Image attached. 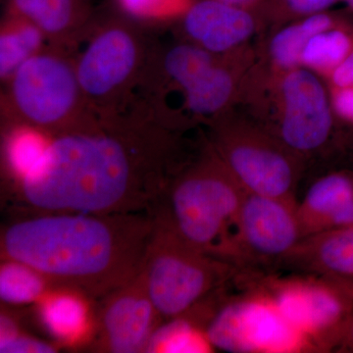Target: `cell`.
<instances>
[{"label": "cell", "instance_id": "cell-3", "mask_svg": "<svg viewBox=\"0 0 353 353\" xmlns=\"http://www.w3.org/2000/svg\"><path fill=\"white\" fill-rule=\"evenodd\" d=\"M245 192L215 153L176 172L153 216L190 245L241 270L239 218Z\"/></svg>", "mask_w": 353, "mask_h": 353}, {"label": "cell", "instance_id": "cell-4", "mask_svg": "<svg viewBox=\"0 0 353 353\" xmlns=\"http://www.w3.org/2000/svg\"><path fill=\"white\" fill-rule=\"evenodd\" d=\"M153 218L154 226L139 274L166 321L196 307L241 270L201 252L163 220Z\"/></svg>", "mask_w": 353, "mask_h": 353}, {"label": "cell", "instance_id": "cell-17", "mask_svg": "<svg viewBox=\"0 0 353 353\" xmlns=\"http://www.w3.org/2000/svg\"><path fill=\"white\" fill-rule=\"evenodd\" d=\"M280 265L322 277H353V228L306 236Z\"/></svg>", "mask_w": 353, "mask_h": 353}, {"label": "cell", "instance_id": "cell-32", "mask_svg": "<svg viewBox=\"0 0 353 353\" xmlns=\"http://www.w3.org/2000/svg\"><path fill=\"white\" fill-rule=\"evenodd\" d=\"M219 1L225 2V3L231 4V6H241V4L248 3L252 0H219Z\"/></svg>", "mask_w": 353, "mask_h": 353}, {"label": "cell", "instance_id": "cell-5", "mask_svg": "<svg viewBox=\"0 0 353 353\" xmlns=\"http://www.w3.org/2000/svg\"><path fill=\"white\" fill-rule=\"evenodd\" d=\"M88 28L75 55L77 76L88 108L99 114L126 112L153 51L143 32L128 21L114 19Z\"/></svg>", "mask_w": 353, "mask_h": 353}, {"label": "cell", "instance_id": "cell-10", "mask_svg": "<svg viewBox=\"0 0 353 353\" xmlns=\"http://www.w3.org/2000/svg\"><path fill=\"white\" fill-rule=\"evenodd\" d=\"M297 202L246 192L239 218L241 269L280 264L303 240Z\"/></svg>", "mask_w": 353, "mask_h": 353}, {"label": "cell", "instance_id": "cell-8", "mask_svg": "<svg viewBox=\"0 0 353 353\" xmlns=\"http://www.w3.org/2000/svg\"><path fill=\"white\" fill-rule=\"evenodd\" d=\"M265 279L254 285L270 297L287 321L308 339L316 352L334 350L353 312V301L322 276L303 273Z\"/></svg>", "mask_w": 353, "mask_h": 353}, {"label": "cell", "instance_id": "cell-6", "mask_svg": "<svg viewBox=\"0 0 353 353\" xmlns=\"http://www.w3.org/2000/svg\"><path fill=\"white\" fill-rule=\"evenodd\" d=\"M10 124L52 134L92 112L79 83L71 51L52 46L30 57L6 82Z\"/></svg>", "mask_w": 353, "mask_h": 353}, {"label": "cell", "instance_id": "cell-31", "mask_svg": "<svg viewBox=\"0 0 353 353\" xmlns=\"http://www.w3.org/2000/svg\"><path fill=\"white\" fill-rule=\"evenodd\" d=\"M353 301V277H324Z\"/></svg>", "mask_w": 353, "mask_h": 353}, {"label": "cell", "instance_id": "cell-33", "mask_svg": "<svg viewBox=\"0 0 353 353\" xmlns=\"http://www.w3.org/2000/svg\"><path fill=\"white\" fill-rule=\"evenodd\" d=\"M345 1H347V3L350 4V6L353 8V0H345Z\"/></svg>", "mask_w": 353, "mask_h": 353}, {"label": "cell", "instance_id": "cell-12", "mask_svg": "<svg viewBox=\"0 0 353 353\" xmlns=\"http://www.w3.org/2000/svg\"><path fill=\"white\" fill-rule=\"evenodd\" d=\"M216 148V154L245 192L296 201V170L275 146L261 139L223 134Z\"/></svg>", "mask_w": 353, "mask_h": 353}, {"label": "cell", "instance_id": "cell-18", "mask_svg": "<svg viewBox=\"0 0 353 353\" xmlns=\"http://www.w3.org/2000/svg\"><path fill=\"white\" fill-rule=\"evenodd\" d=\"M87 296L67 288H52L39 301L44 328L65 343L80 341L94 325Z\"/></svg>", "mask_w": 353, "mask_h": 353}, {"label": "cell", "instance_id": "cell-24", "mask_svg": "<svg viewBox=\"0 0 353 353\" xmlns=\"http://www.w3.org/2000/svg\"><path fill=\"white\" fill-rule=\"evenodd\" d=\"M352 41L343 31H324L309 39L301 62L317 70H334L352 53Z\"/></svg>", "mask_w": 353, "mask_h": 353}, {"label": "cell", "instance_id": "cell-16", "mask_svg": "<svg viewBox=\"0 0 353 353\" xmlns=\"http://www.w3.org/2000/svg\"><path fill=\"white\" fill-rule=\"evenodd\" d=\"M10 12L38 26L52 46L70 51L92 24L90 0H10Z\"/></svg>", "mask_w": 353, "mask_h": 353}, {"label": "cell", "instance_id": "cell-30", "mask_svg": "<svg viewBox=\"0 0 353 353\" xmlns=\"http://www.w3.org/2000/svg\"><path fill=\"white\" fill-rule=\"evenodd\" d=\"M334 350L340 352H353V312L341 331Z\"/></svg>", "mask_w": 353, "mask_h": 353}, {"label": "cell", "instance_id": "cell-19", "mask_svg": "<svg viewBox=\"0 0 353 353\" xmlns=\"http://www.w3.org/2000/svg\"><path fill=\"white\" fill-rule=\"evenodd\" d=\"M199 314V305L185 314L166 320L158 327L146 352H212L215 347L206 334L211 312Z\"/></svg>", "mask_w": 353, "mask_h": 353}, {"label": "cell", "instance_id": "cell-25", "mask_svg": "<svg viewBox=\"0 0 353 353\" xmlns=\"http://www.w3.org/2000/svg\"><path fill=\"white\" fill-rule=\"evenodd\" d=\"M6 315L1 316V338L0 352L34 353L55 352L57 347L39 339L22 334L15 323Z\"/></svg>", "mask_w": 353, "mask_h": 353}, {"label": "cell", "instance_id": "cell-27", "mask_svg": "<svg viewBox=\"0 0 353 353\" xmlns=\"http://www.w3.org/2000/svg\"><path fill=\"white\" fill-rule=\"evenodd\" d=\"M334 105L341 118L353 123V87L339 88Z\"/></svg>", "mask_w": 353, "mask_h": 353}, {"label": "cell", "instance_id": "cell-13", "mask_svg": "<svg viewBox=\"0 0 353 353\" xmlns=\"http://www.w3.org/2000/svg\"><path fill=\"white\" fill-rule=\"evenodd\" d=\"M285 114L281 136L285 145L308 152L326 143L332 116L324 88L314 75L303 70L292 72L283 83Z\"/></svg>", "mask_w": 353, "mask_h": 353}, {"label": "cell", "instance_id": "cell-28", "mask_svg": "<svg viewBox=\"0 0 353 353\" xmlns=\"http://www.w3.org/2000/svg\"><path fill=\"white\" fill-rule=\"evenodd\" d=\"M333 82L338 88L353 87V50L333 72Z\"/></svg>", "mask_w": 353, "mask_h": 353}, {"label": "cell", "instance_id": "cell-21", "mask_svg": "<svg viewBox=\"0 0 353 353\" xmlns=\"http://www.w3.org/2000/svg\"><path fill=\"white\" fill-rule=\"evenodd\" d=\"M4 157L14 183L22 180L41 161L48 150L50 134L22 124H10Z\"/></svg>", "mask_w": 353, "mask_h": 353}, {"label": "cell", "instance_id": "cell-15", "mask_svg": "<svg viewBox=\"0 0 353 353\" xmlns=\"http://www.w3.org/2000/svg\"><path fill=\"white\" fill-rule=\"evenodd\" d=\"M185 32L212 53L224 52L245 41L254 30L252 16L219 0H204L185 13Z\"/></svg>", "mask_w": 353, "mask_h": 353}, {"label": "cell", "instance_id": "cell-23", "mask_svg": "<svg viewBox=\"0 0 353 353\" xmlns=\"http://www.w3.org/2000/svg\"><path fill=\"white\" fill-rule=\"evenodd\" d=\"M331 19L324 14H315L301 24L290 26L279 32L271 43V52L275 61L285 68H292L301 63L304 48L315 34L327 31Z\"/></svg>", "mask_w": 353, "mask_h": 353}, {"label": "cell", "instance_id": "cell-1", "mask_svg": "<svg viewBox=\"0 0 353 353\" xmlns=\"http://www.w3.org/2000/svg\"><path fill=\"white\" fill-rule=\"evenodd\" d=\"M169 131L139 108L92 111L50 137L18 192L41 212L153 216L176 174Z\"/></svg>", "mask_w": 353, "mask_h": 353}, {"label": "cell", "instance_id": "cell-29", "mask_svg": "<svg viewBox=\"0 0 353 353\" xmlns=\"http://www.w3.org/2000/svg\"><path fill=\"white\" fill-rule=\"evenodd\" d=\"M338 0H288L290 6L296 12L314 13L331 6Z\"/></svg>", "mask_w": 353, "mask_h": 353}, {"label": "cell", "instance_id": "cell-2", "mask_svg": "<svg viewBox=\"0 0 353 353\" xmlns=\"http://www.w3.org/2000/svg\"><path fill=\"white\" fill-rule=\"evenodd\" d=\"M37 212L6 228L3 259L29 265L53 287L90 299L108 296L141 272L152 215Z\"/></svg>", "mask_w": 353, "mask_h": 353}, {"label": "cell", "instance_id": "cell-14", "mask_svg": "<svg viewBox=\"0 0 353 353\" xmlns=\"http://www.w3.org/2000/svg\"><path fill=\"white\" fill-rule=\"evenodd\" d=\"M296 210L303 239L353 228V176L336 173L320 179L297 202Z\"/></svg>", "mask_w": 353, "mask_h": 353}, {"label": "cell", "instance_id": "cell-22", "mask_svg": "<svg viewBox=\"0 0 353 353\" xmlns=\"http://www.w3.org/2000/svg\"><path fill=\"white\" fill-rule=\"evenodd\" d=\"M52 284L29 265L4 259L0 268V297L11 305L36 303L52 289Z\"/></svg>", "mask_w": 353, "mask_h": 353}, {"label": "cell", "instance_id": "cell-11", "mask_svg": "<svg viewBox=\"0 0 353 353\" xmlns=\"http://www.w3.org/2000/svg\"><path fill=\"white\" fill-rule=\"evenodd\" d=\"M101 299L95 321L97 348L114 353L146 352L164 320L148 296L141 274Z\"/></svg>", "mask_w": 353, "mask_h": 353}, {"label": "cell", "instance_id": "cell-9", "mask_svg": "<svg viewBox=\"0 0 353 353\" xmlns=\"http://www.w3.org/2000/svg\"><path fill=\"white\" fill-rule=\"evenodd\" d=\"M173 85L182 90L190 112L212 115L233 92V78L216 63L212 52L192 44H176L160 55L153 52L141 85Z\"/></svg>", "mask_w": 353, "mask_h": 353}, {"label": "cell", "instance_id": "cell-20", "mask_svg": "<svg viewBox=\"0 0 353 353\" xmlns=\"http://www.w3.org/2000/svg\"><path fill=\"white\" fill-rule=\"evenodd\" d=\"M43 31L18 14L9 12L0 34V76L7 81L21 65L43 50Z\"/></svg>", "mask_w": 353, "mask_h": 353}, {"label": "cell", "instance_id": "cell-7", "mask_svg": "<svg viewBox=\"0 0 353 353\" xmlns=\"http://www.w3.org/2000/svg\"><path fill=\"white\" fill-rule=\"evenodd\" d=\"M205 330L213 347L226 352H316L308 339L257 288L217 306Z\"/></svg>", "mask_w": 353, "mask_h": 353}, {"label": "cell", "instance_id": "cell-26", "mask_svg": "<svg viewBox=\"0 0 353 353\" xmlns=\"http://www.w3.org/2000/svg\"><path fill=\"white\" fill-rule=\"evenodd\" d=\"M122 10L136 18L162 17L185 6V0H117Z\"/></svg>", "mask_w": 353, "mask_h": 353}]
</instances>
